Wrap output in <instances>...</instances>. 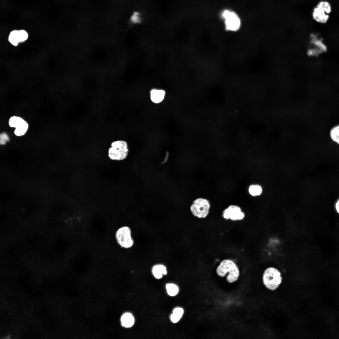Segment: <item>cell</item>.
Instances as JSON below:
<instances>
[{
    "label": "cell",
    "instance_id": "6da1fadb",
    "mask_svg": "<svg viewBox=\"0 0 339 339\" xmlns=\"http://www.w3.org/2000/svg\"><path fill=\"white\" fill-rule=\"evenodd\" d=\"M216 272L219 277H223L228 273L226 279L229 283L237 281L240 275V271L235 262L230 259H225L220 263L216 269Z\"/></svg>",
    "mask_w": 339,
    "mask_h": 339
},
{
    "label": "cell",
    "instance_id": "7a4b0ae2",
    "mask_svg": "<svg viewBox=\"0 0 339 339\" xmlns=\"http://www.w3.org/2000/svg\"><path fill=\"white\" fill-rule=\"evenodd\" d=\"M262 280L264 285L267 288L271 290H274L278 287L282 282L281 273L275 267H268L264 271Z\"/></svg>",
    "mask_w": 339,
    "mask_h": 339
},
{
    "label": "cell",
    "instance_id": "3957f363",
    "mask_svg": "<svg viewBox=\"0 0 339 339\" xmlns=\"http://www.w3.org/2000/svg\"><path fill=\"white\" fill-rule=\"evenodd\" d=\"M128 152L127 143L124 141L117 140L111 143L108 156L111 160H121L126 158Z\"/></svg>",
    "mask_w": 339,
    "mask_h": 339
},
{
    "label": "cell",
    "instance_id": "277c9868",
    "mask_svg": "<svg viewBox=\"0 0 339 339\" xmlns=\"http://www.w3.org/2000/svg\"><path fill=\"white\" fill-rule=\"evenodd\" d=\"M210 207V203L208 199L199 197L193 201L190 209L194 217L199 218H204L208 215Z\"/></svg>",
    "mask_w": 339,
    "mask_h": 339
},
{
    "label": "cell",
    "instance_id": "5b68a950",
    "mask_svg": "<svg viewBox=\"0 0 339 339\" xmlns=\"http://www.w3.org/2000/svg\"><path fill=\"white\" fill-rule=\"evenodd\" d=\"M132 234L131 229L129 226H121L116 232V241L121 247L125 249L131 248L133 246L134 243Z\"/></svg>",
    "mask_w": 339,
    "mask_h": 339
},
{
    "label": "cell",
    "instance_id": "8992f818",
    "mask_svg": "<svg viewBox=\"0 0 339 339\" xmlns=\"http://www.w3.org/2000/svg\"><path fill=\"white\" fill-rule=\"evenodd\" d=\"M221 16L224 20L227 30L235 31L240 28L241 19L236 13L231 10H226L222 12Z\"/></svg>",
    "mask_w": 339,
    "mask_h": 339
},
{
    "label": "cell",
    "instance_id": "52a82bcc",
    "mask_svg": "<svg viewBox=\"0 0 339 339\" xmlns=\"http://www.w3.org/2000/svg\"><path fill=\"white\" fill-rule=\"evenodd\" d=\"M223 218L233 221H241L245 217V213L238 206L231 205L225 209L222 213Z\"/></svg>",
    "mask_w": 339,
    "mask_h": 339
},
{
    "label": "cell",
    "instance_id": "ba28073f",
    "mask_svg": "<svg viewBox=\"0 0 339 339\" xmlns=\"http://www.w3.org/2000/svg\"><path fill=\"white\" fill-rule=\"evenodd\" d=\"M311 16L313 20L321 24L327 23L330 18V14H328L324 10L316 5L312 10Z\"/></svg>",
    "mask_w": 339,
    "mask_h": 339
},
{
    "label": "cell",
    "instance_id": "9c48e42d",
    "mask_svg": "<svg viewBox=\"0 0 339 339\" xmlns=\"http://www.w3.org/2000/svg\"><path fill=\"white\" fill-rule=\"evenodd\" d=\"M152 271L154 276L158 279L161 278L163 275H166L167 273L165 266L161 264L154 265L152 268Z\"/></svg>",
    "mask_w": 339,
    "mask_h": 339
},
{
    "label": "cell",
    "instance_id": "30bf717a",
    "mask_svg": "<svg viewBox=\"0 0 339 339\" xmlns=\"http://www.w3.org/2000/svg\"><path fill=\"white\" fill-rule=\"evenodd\" d=\"M165 92L163 90L153 89L150 92L151 100L156 103L161 102L164 99Z\"/></svg>",
    "mask_w": 339,
    "mask_h": 339
},
{
    "label": "cell",
    "instance_id": "8fae6325",
    "mask_svg": "<svg viewBox=\"0 0 339 339\" xmlns=\"http://www.w3.org/2000/svg\"><path fill=\"white\" fill-rule=\"evenodd\" d=\"M121 322L123 326L126 328L130 327L134 324V319L131 313H126L122 315Z\"/></svg>",
    "mask_w": 339,
    "mask_h": 339
},
{
    "label": "cell",
    "instance_id": "7c38bea8",
    "mask_svg": "<svg viewBox=\"0 0 339 339\" xmlns=\"http://www.w3.org/2000/svg\"><path fill=\"white\" fill-rule=\"evenodd\" d=\"M184 313L183 309L180 307L175 308L170 316L171 321L174 323L178 322L183 316Z\"/></svg>",
    "mask_w": 339,
    "mask_h": 339
},
{
    "label": "cell",
    "instance_id": "4fadbf2b",
    "mask_svg": "<svg viewBox=\"0 0 339 339\" xmlns=\"http://www.w3.org/2000/svg\"><path fill=\"white\" fill-rule=\"evenodd\" d=\"M329 135L332 141L339 145V124L332 127L329 132Z\"/></svg>",
    "mask_w": 339,
    "mask_h": 339
},
{
    "label": "cell",
    "instance_id": "5bb4252c",
    "mask_svg": "<svg viewBox=\"0 0 339 339\" xmlns=\"http://www.w3.org/2000/svg\"><path fill=\"white\" fill-rule=\"evenodd\" d=\"M28 125L24 120L20 125L15 128L14 131L15 134L18 136L24 135L28 129Z\"/></svg>",
    "mask_w": 339,
    "mask_h": 339
},
{
    "label": "cell",
    "instance_id": "9a60e30c",
    "mask_svg": "<svg viewBox=\"0 0 339 339\" xmlns=\"http://www.w3.org/2000/svg\"><path fill=\"white\" fill-rule=\"evenodd\" d=\"M316 5L324 10L328 14H330L332 12L331 4L326 0L320 1Z\"/></svg>",
    "mask_w": 339,
    "mask_h": 339
},
{
    "label": "cell",
    "instance_id": "2e32d148",
    "mask_svg": "<svg viewBox=\"0 0 339 339\" xmlns=\"http://www.w3.org/2000/svg\"><path fill=\"white\" fill-rule=\"evenodd\" d=\"M9 42L13 45L17 46L20 42L19 35V30H14L10 34L8 37Z\"/></svg>",
    "mask_w": 339,
    "mask_h": 339
},
{
    "label": "cell",
    "instance_id": "e0dca14e",
    "mask_svg": "<svg viewBox=\"0 0 339 339\" xmlns=\"http://www.w3.org/2000/svg\"><path fill=\"white\" fill-rule=\"evenodd\" d=\"M166 288L168 294L170 296L176 295L178 293L179 289L178 286L173 283H169L166 285Z\"/></svg>",
    "mask_w": 339,
    "mask_h": 339
},
{
    "label": "cell",
    "instance_id": "ac0fdd59",
    "mask_svg": "<svg viewBox=\"0 0 339 339\" xmlns=\"http://www.w3.org/2000/svg\"><path fill=\"white\" fill-rule=\"evenodd\" d=\"M24 120L20 117L13 116L11 117L9 120V124L11 127H17Z\"/></svg>",
    "mask_w": 339,
    "mask_h": 339
},
{
    "label": "cell",
    "instance_id": "d6986e66",
    "mask_svg": "<svg viewBox=\"0 0 339 339\" xmlns=\"http://www.w3.org/2000/svg\"><path fill=\"white\" fill-rule=\"evenodd\" d=\"M262 191L261 187L258 185H252L250 186L249 189L250 194L253 196L260 195Z\"/></svg>",
    "mask_w": 339,
    "mask_h": 339
},
{
    "label": "cell",
    "instance_id": "ffe728a7",
    "mask_svg": "<svg viewBox=\"0 0 339 339\" xmlns=\"http://www.w3.org/2000/svg\"><path fill=\"white\" fill-rule=\"evenodd\" d=\"M19 35L20 42L26 40L28 37L27 33L23 30H19Z\"/></svg>",
    "mask_w": 339,
    "mask_h": 339
},
{
    "label": "cell",
    "instance_id": "44dd1931",
    "mask_svg": "<svg viewBox=\"0 0 339 339\" xmlns=\"http://www.w3.org/2000/svg\"><path fill=\"white\" fill-rule=\"evenodd\" d=\"M9 140L8 135L5 133H3L0 136V143L1 145L5 144Z\"/></svg>",
    "mask_w": 339,
    "mask_h": 339
},
{
    "label": "cell",
    "instance_id": "7402d4cb",
    "mask_svg": "<svg viewBox=\"0 0 339 339\" xmlns=\"http://www.w3.org/2000/svg\"><path fill=\"white\" fill-rule=\"evenodd\" d=\"M336 207L337 211L339 213V200L337 202L336 204Z\"/></svg>",
    "mask_w": 339,
    "mask_h": 339
}]
</instances>
